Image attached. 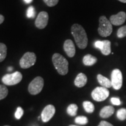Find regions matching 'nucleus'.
<instances>
[{
    "label": "nucleus",
    "instance_id": "obj_1",
    "mask_svg": "<svg viewBox=\"0 0 126 126\" xmlns=\"http://www.w3.org/2000/svg\"><path fill=\"white\" fill-rule=\"evenodd\" d=\"M71 33L75 43L81 49L85 48L88 45V39L84 28L79 24H74L71 27Z\"/></svg>",
    "mask_w": 126,
    "mask_h": 126
},
{
    "label": "nucleus",
    "instance_id": "obj_2",
    "mask_svg": "<svg viewBox=\"0 0 126 126\" xmlns=\"http://www.w3.org/2000/svg\"><path fill=\"white\" fill-rule=\"evenodd\" d=\"M52 61L59 74H67L68 72V61L65 58L59 53H55L52 57Z\"/></svg>",
    "mask_w": 126,
    "mask_h": 126
},
{
    "label": "nucleus",
    "instance_id": "obj_3",
    "mask_svg": "<svg viewBox=\"0 0 126 126\" xmlns=\"http://www.w3.org/2000/svg\"><path fill=\"white\" fill-rule=\"evenodd\" d=\"M99 25L98 33L102 37H108L111 34L113 31L112 24L105 16H101L99 18Z\"/></svg>",
    "mask_w": 126,
    "mask_h": 126
},
{
    "label": "nucleus",
    "instance_id": "obj_4",
    "mask_svg": "<svg viewBox=\"0 0 126 126\" xmlns=\"http://www.w3.org/2000/svg\"><path fill=\"white\" fill-rule=\"evenodd\" d=\"M22 79V75L19 71L12 74H7L2 78V82L6 85H15L18 84Z\"/></svg>",
    "mask_w": 126,
    "mask_h": 126
},
{
    "label": "nucleus",
    "instance_id": "obj_5",
    "mask_svg": "<svg viewBox=\"0 0 126 126\" xmlns=\"http://www.w3.org/2000/svg\"><path fill=\"white\" fill-rule=\"evenodd\" d=\"M36 61V54L33 52H26L20 59L19 64L22 68L26 69L33 65Z\"/></svg>",
    "mask_w": 126,
    "mask_h": 126
},
{
    "label": "nucleus",
    "instance_id": "obj_6",
    "mask_svg": "<svg viewBox=\"0 0 126 126\" xmlns=\"http://www.w3.org/2000/svg\"><path fill=\"white\" fill-rule=\"evenodd\" d=\"M43 86L44 80L43 78L41 77H37L29 83L28 91L31 94L35 95L42 91Z\"/></svg>",
    "mask_w": 126,
    "mask_h": 126
},
{
    "label": "nucleus",
    "instance_id": "obj_7",
    "mask_svg": "<svg viewBox=\"0 0 126 126\" xmlns=\"http://www.w3.org/2000/svg\"><path fill=\"white\" fill-rule=\"evenodd\" d=\"M92 97L94 100L97 102H102L108 98L109 96V91L108 88L102 87V86H98L94 91L91 94Z\"/></svg>",
    "mask_w": 126,
    "mask_h": 126
},
{
    "label": "nucleus",
    "instance_id": "obj_8",
    "mask_svg": "<svg viewBox=\"0 0 126 126\" xmlns=\"http://www.w3.org/2000/svg\"><path fill=\"white\" fill-rule=\"evenodd\" d=\"M111 86L115 90H119L122 86L123 75L121 71L119 69H114L111 74Z\"/></svg>",
    "mask_w": 126,
    "mask_h": 126
},
{
    "label": "nucleus",
    "instance_id": "obj_9",
    "mask_svg": "<svg viewBox=\"0 0 126 126\" xmlns=\"http://www.w3.org/2000/svg\"><path fill=\"white\" fill-rule=\"evenodd\" d=\"M48 15L47 12L42 11L39 14L35 20V26L40 29H44L48 24Z\"/></svg>",
    "mask_w": 126,
    "mask_h": 126
},
{
    "label": "nucleus",
    "instance_id": "obj_10",
    "mask_svg": "<svg viewBox=\"0 0 126 126\" xmlns=\"http://www.w3.org/2000/svg\"><path fill=\"white\" fill-rule=\"evenodd\" d=\"M56 112L55 107L52 105H47L44 108L41 114V118L43 122H47L53 117Z\"/></svg>",
    "mask_w": 126,
    "mask_h": 126
},
{
    "label": "nucleus",
    "instance_id": "obj_11",
    "mask_svg": "<svg viewBox=\"0 0 126 126\" xmlns=\"http://www.w3.org/2000/svg\"><path fill=\"white\" fill-rule=\"evenodd\" d=\"M126 20V13L125 12L121 11L116 15H111L110 17V22L115 26H120L125 22Z\"/></svg>",
    "mask_w": 126,
    "mask_h": 126
},
{
    "label": "nucleus",
    "instance_id": "obj_12",
    "mask_svg": "<svg viewBox=\"0 0 126 126\" xmlns=\"http://www.w3.org/2000/svg\"><path fill=\"white\" fill-rule=\"evenodd\" d=\"M64 50L69 57H73L75 54V47L73 42L70 39H67L64 43Z\"/></svg>",
    "mask_w": 126,
    "mask_h": 126
},
{
    "label": "nucleus",
    "instance_id": "obj_13",
    "mask_svg": "<svg viewBox=\"0 0 126 126\" xmlns=\"http://www.w3.org/2000/svg\"><path fill=\"white\" fill-rule=\"evenodd\" d=\"M88 81L87 77L83 73H79L78 74L74 81L75 85L78 88H82L86 84Z\"/></svg>",
    "mask_w": 126,
    "mask_h": 126
},
{
    "label": "nucleus",
    "instance_id": "obj_14",
    "mask_svg": "<svg viewBox=\"0 0 126 126\" xmlns=\"http://www.w3.org/2000/svg\"><path fill=\"white\" fill-rule=\"evenodd\" d=\"M114 112V108L111 106H106L100 110L99 115L102 118L106 119L110 117Z\"/></svg>",
    "mask_w": 126,
    "mask_h": 126
},
{
    "label": "nucleus",
    "instance_id": "obj_15",
    "mask_svg": "<svg viewBox=\"0 0 126 126\" xmlns=\"http://www.w3.org/2000/svg\"><path fill=\"white\" fill-rule=\"evenodd\" d=\"M97 81L99 83V84L101 85L102 87L109 88L111 87V82L110 80L108 78L103 76L101 74H98L97 75Z\"/></svg>",
    "mask_w": 126,
    "mask_h": 126
},
{
    "label": "nucleus",
    "instance_id": "obj_16",
    "mask_svg": "<svg viewBox=\"0 0 126 126\" xmlns=\"http://www.w3.org/2000/svg\"><path fill=\"white\" fill-rule=\"evenodd\" d=\"M82 61L85 65L92 66L96 63L97 61V59L96 57L92 56L91 54H88L83 57Z\"/></svg>",
    "mask_w": 126,
    "mask_h": 126
},
{
    "label": "nucleus",
    "instance_id": "obj_17",
    "mask_svg": "<svg viewBox=\"0 0 126 126\" xmlns=\"http://www.w3.org/2000/svg\"><path fill=\"white\" fill-rule=\"evenodd\" d=\"M100 51L105 56L109 55L111 53V42L108 40H103V46Z\"/></svg>",
    "mask_w": 126,
    "mask_h": 126
},
{
    "label": "nucleus",
    "instance_id": "obj_18",
    "mask_svg": "<svg viewBox=\"0 0 126 126\" xmlns=\"http://www.w3.org/2000/svg\"><path fill=\"white\" fill-rule=\"evenodd\" d=\"M7 54V48L4 43H0V62L5 59Z\"/></svg>",
    "mask_w": 126,
    "mask_h": 126
},
{
    "label": "nucleus",
    "instance_id": "obj_19",
    "mask_svg": "<svg viewBox=\"0 0 126 126\" xmlns=\"http://www.w3.org/2000/svg\"><path fill=\"white\" fill-rule=\"evenodd\" d=\"M78 106L76 104H71L67 108V113L71 116H75L78 111Z\"/></svg>",
    "mask_w": 126,
    "mask_h": 126
},
{
    "label": "nucleus",
    "instance_id": "obj_20",
    "mask_svg": "<svg viewBox=\"0 0 126 126\" xmlns=\"http://www.w3.org/2000/svg\"><path fill=\"white\" fill-rule=\"evenodd\" d=\"M83 107L85 111L89 113H92L94 110V105L89 101H84L83 102Z\"/></svg>",
    "mask_w": 126,
    "mask_h": 126
},
{
    "label": "nucleus",
    "instance_id": "obj_21",
    "mask_svg": "<svg viewBox=\"0 0 126 126\" xmlns=\"http://www.w3.org/2000/svg\"><path fill=\"white\" fill-rule=\"evenodd\" d=\"M118 119L121 121H124L126 119V109L122 108L118 110L116 114Z\"/></svg>",
    "mask_w": 126,
    "mask_h": 126
},
{
    "label": "nucleus",
    "instance_id": "obj_22",
    "mask_svg": "<svg viewBox=\"0 0 126 126\" xmlns=\"http://www.w3.org/2000/svg\"><path fill=\"white\" fill-rule=\"evenodd\" d=\"M75 122L79 125H85L88 123V119L85 116H79L75 118Z\"/></svg>",
    "mask_w": 126,
    "mask_h": 126
},
{
    "label": "nucleus",
    "instance_id": "obj_23",
    "mask_svg": "<svg viewBox=\"0 0 126 126\" xmlns=\"http://www.w3.org/2000/svg\"><path fill=\"white\" fill-rule=\"evenodd\" d=\"M8 94L7 88L3 85H0V100L5 98Z\"/></svg>",
    "mask_w": 126,
    "mask_h": 126
},
{
    "label": "nucleus",
    "instance_id": "obj_24",
    "mask_svg": "<svg viewBox=\"0 0 126 126\" xmlns=\"http://www.w3.org/2000/svg\"><path fill=\"white\" fill-rule=\"evenodd\" d=\"M117 36L119 38H123L126 36V25L120 28L117 32Z\"/></svg>",
    "mask_w": 126,
    "mask_h": 126
},
{
    "label": "nucleus",
    "instance_id": "obj_25",
    "mask_svg": "<svg viewBox=\"0 0 126 126\" xmlns=\"http://www.w3.org/2000/svg\"><path fill=\"white\" fill-rule=\"evenodd\" d=\"M36 15V11L34 8L33 6H30L28 8L27 12H26V16L29 18H34Z\"/></svg>",
    "mask_w": 126,
    "mask_h": 126
},
{
    "label": "nucleus",
    "instance_id": "obj_26",
    "mask_svg": "<svg viewBox=\"0 0 126 126\" xmlns=\"http://www.w3.org/2000/svg\"><path fill=\"white\" fill-rule=\"evenodd\" d=\"M43 1L48 7H52L56 5L59 2V0H43Z\"/></svg>",
    "mask_w": 126,
    "mask_h": 126
},
{
    "label": "nucleus",
    "instance_id": "obj_27",
    "mask_svg": "<svg viewBox=\"0 0 126 126\" xmlns=\"http://www.w3.org/2000/svg\"><path fill=\"white\" fill-rule=\"evenodd\" d=\"M23 110L22 109V108H20V107H18L17 108L16 111L15 113V118L16 119H20V118L22 117V116H23Z\"/></svg>",
    "mask_w": 126,
    "mask_h": 126
},
{
    "label": "nucleus",
    "instance_id": "obj_28",
    "mask_svg": "<svg viewBox=\"0 0 126 126\" xmlns=\"http://www.w3.org/2000/svg\"><path fill=\"white\" fill-rule=\"evenodd\" d=\"M111 103L114 105H116V106H119V105H121V101L119 98L118 97H111L110 99Z\"/></svg>",
    "mask_w": 126,
    "mask_h": 126
},
{
    "label": "nucleus",
    "instance_id": "obj_29",
    "mask_svg": "<svg viewBox=\"0 0 126 126\" xmlns=\"http://www.w3.org/2000/svg\"><path fill=\"white\" fill-rule=\"evenodd\" d=\"M94 47H95L96 48H99V50H101L103 46V41H100V40L96 41V42H94Z\"/></svg>",
    "mask_w": 126,
    "mask_h": 126
},
{
    "label": "nucleus",
    "instance_id": "obj_30",
    "mask_svg": "<svg viewBox=\"0 0 126 126\" xmlns=\"http://www.w3.org/2000/svg\"><path fill=\"white\" fill-rule=\"evenodd\" d=\"M98 126H113L112 124H110V123L106 121H102L100 122V123L98 125Z\"/></svg>",
    "mask_w": 126,
    "mask_h": 126
},
{
    "label": "nucleus",
    "instance_id": "obj_31",
    "mask_svg": "<svg viewBox=\"0 0 126 126\" xmlns=\"http://www.w3.org/2000/svg\"><path fill=\"white\" fill-rule=\"evenodd\" d=\"M4 21V16L2 15H0V24L3 23Z\"/></svg>",
    "mask_w": 126,
    "mask_h": 126
},
{
    "label": "nucleus",
    "instance_id": "obj_32",
    "mask_svg": "<svg viewBox=\"0 0 126 126\" xmlns=\"http://www.w3.org/2000/svg\"><path fill=\"white\" fill-rule=\"evenodd\" d=\"M23 1H24L26 3V4H30V3L32 2L33 0H23Z\"/></svg>",
    "mask_w": 126,
    "mask_h": 126
},
{
    "label": "nucleus",
    "instance_id": "obj_33",
    "mask_svg": "<svg viewBox=\"0 0 126 126\" xmlns=\"http://www.w3.org/2000/svg\"><path fill=\"white\" fill-rule=\"evenodd\" d=\"M7 70L9 72H11L13 70V67H9L8 68Z\"/></svg>",
    "mask_w": 126,
    "mask_h": 126
},
{
    "label": "nucleus",
    "instance_id": "obj_34",
    "mask_svg": "<svg viewBox=\"0 0 126 126\" xmlns=\"http://www.w3.org/2000/svg\"><path fill=\"white\" fill-rule=\"evenodd\" d=\"M119 1L123 3H126V0H119Z\"/></svg>",
    "mask_w": 126,
    "mask_h": 126
},
{
    "label": "nucleus",
    "instance_id": "obj_35",
    "mask_svg": "<svg viewBox=\"0 0 126 126\" xmlns=\"http://www.w3.org/2000/svg\"><path fill=\"white\" fill-rule=\"evenodd\" d=\"M69 126H75V125H70Z\"/></svg>",
    "mask_w": 126,
    "mask_h": 126
},
{
    "label": "nucleus",
    "instance_id": "obj_36",
    "mask_svg": "<svg viewBox=\"0 0 126 126\" xmlns=\"http://www.w3.org/2000/svg\"></svg>",
    "mask_w": 126,
    "mask_h": 126
}]
</instances>
